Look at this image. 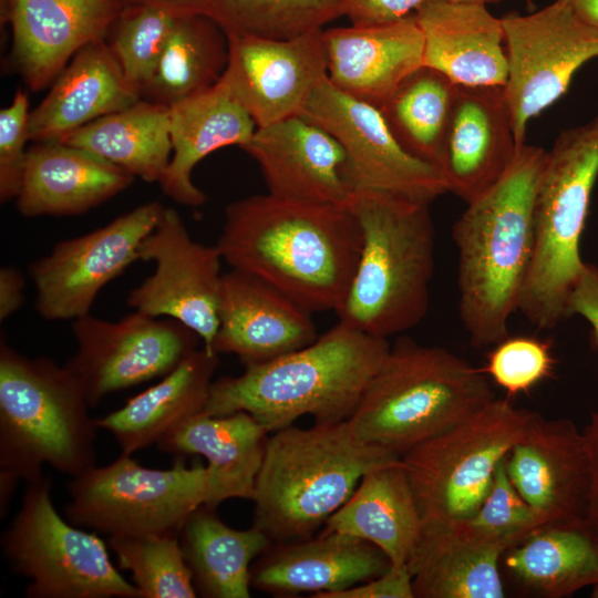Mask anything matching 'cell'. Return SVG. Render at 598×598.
I'll list each match as a JSON object with an SVG mask.
<instances>
[{
    "instance_id": "6da1fadb",
    "label": "cell",
    "mask_w": 598,
    "mask_h": 598,
    "mask_svg": "<svg viewBox=\"0 0 598 598\" xmlns=\"http://www.w3.org/2000/svg\"><path fill=\"white\" fill-rule=\"evenodd\" d=\"M216 245L231 269L265 281L310 312L337 313L358 266L362 231L348 205L267 193L226 206Z\"/></svg>"
},
{
    "instance_id": "7a4b0ae2",
    "label": "cell",
    "mask_w": 598,
    "mask_h": 598,
    "mask_svg": "<svg viewBox=\"0 0 598 598\" xmlns=\"http://www.w3.org/2000/svg\"><path fill=\"white\" fill-rule=\"evenodd\" d=\"M548 152L518 144L503 177L467 204L452 228L458 315L475 348L509 336L534 252V207Z\"/></svg>"
},
{
    "instance_id": "3957f363",
    "label": "cell",
    "mask_w": 598,
    "mask_h": 598,
    "mask_svg": "<svg viewBox=\"0 0 598 598\" xmlns=\"http://www.w3.org/2000/svg\"><path fill=\"white\" fill-rule=\"evenodd\" d=\"M389 349L388 339L339 321L298 350L214 381L204 413L219 416L244 411L269 432L292 425L303 415L316 423L347 421Z\"/></svg>"
},
{
    "instance_id": "277c9868",
    "label": "cell",
    "mask_w": 598,
    "mask_h": 598,
    "mask_svg": "<svg viewBox=\"0 0 598 598\" xmlns=\"http://www.w3.org/2000/svg\"><path fill=\"white\" fill-rule=\"evenodd\" d=\"M348 206L360 224L362 247L339 321L382 339L416 327L429 310L434 274L430 204L360 190Z\"/></svg>"
},
{
    "instance_id": "5b68a950",
    "label": "cell",
    "mask_w": 598,
    "mask_h": 598,
    "mask_svg": "<svg viewBox=\"0 0 598 598\" xmlns=\"http://www.w3.org/2000/svg\"><path fill=\"white\" fill-rule=\"evenodd\" d=\"M268 437L252 526L272 543L305 539L339 509L369 471L401 456L359 440L348 421L293 425Z\"/></svg>"
},
{
    "instance_id": "8992f818",
    "label": "cell",
    "mask_w": 598,
    "mask_h": 598,
    "mask_svg": "<svg viewBox=\"0 0 598 598\" xmlns=\"http://www.w3.org/2000/svg\"><path fill=\"white\" fill-rule=\"evenodd\" d=\"M493 399L482 369L441 347L400 337L347 421L359 440L402 456Z\"/></svg>"
},
{
    "instance_id": "52a82bcc",
    "label": "cell",
    "mask_w": 598,
    "mask_h": 598,
    "mask_svg": "<svg viewBox=\"0 0 598 598\" xmlns=\"http://www.w3.org/2000/svg\"><path fill=\"white\" fill-rule=\"evenodd\" d=\"M74 375L0 342V476L27 483L44 465L76 476L95 465L96 419Z\"/></svg>"
},
{
    "instance_id": "ba28073f",
    "label": "cell",
    "mask_w": 598,
    "mask_h": 598,
    "mask_svg": "<svg viewBox=\"0 0 598 598\" xmlns=\"http://www.w3.org/2000/svg\"><path fill=\"white\" fill-rule=\"evenodd\" d=\"M598 177V115L564 130L548 152L534 207V252L518 311L538 330L566 317L585 264L579 246Z\"/></svg>"
},
{
    "instance_id": "9c48e42d",
    "label": "cell",
    "mask_w": 598,
    "mask_h": 598,
    "mask_svg": "<svg viewBox=\"0 0 598 598\" xmlns=\"http://www.w3.org/2000/svg\"><path fill=\"white\" fill-rule=\"evenodd\" d=\"M534 414L509 399L495 398L471 417L401 456L423 529L456 524L480 508L498 464Z\"/></svg>"
},
{
    "instance_id": "30bf717a",
    "label": "cell",
    "mask_w": 598,
    "mask_h": 598,
    "mask_svg": "<svg viewBox=\"0 0 598 598\" xmlns=\"http://www.w3.org/2000/svg\"><path fill=\"white\" fill-rule=\"evenodd\" d=\"M21 507L3 533L11 569L29 579L28 598H141L138 588L112 564L107 544L55 511L51 482L27 483Z\"/></svg>"
},
{
    "instance_id": "8fae6325",
    "label": "cell",
    "mask_w": 598,
    "mask_h": 598,
    "mask_svg": "<svg viewBox=\"0 0 598 598\" xmlns=\"http://www.w3.org/2000/svg\"><path fill=\"white\" fill-rule=\"evenodd\" d=\"M68 520L107 536L178 534L189 515L206 503L207 470L181 460L169 468L141 465L121 454L93 465L68 485Z\"/></svg>"
},
{
    "instance_id": "7c38bea8",
    "label": "cell",
    "mask_w": 598,
    "mask_h": 598,
    "mask_svg": "<svg viewBox=\"0 0 598 598\" xmlns=\"http://www.w3.org/2000/svg\"><path fill=\"white\" fill-rule=\"evenodd\" d=\"M501 20L508 63L504 96L516 143L522 144L529 121L567 92L585 63L598 58V30L560 0Z\"/></svg>"
},
{
    "instance_id": "4fadbf2b",
    "label": "cell",
    "mask_w": 598,
    "mask_h": 598,
    "mask_svg": "<svg viewBox=\"0 0 598 598\" xmlns=\"http://www.w3.org/2000/svg\"><path fill=\"white\" fill-rule=\"evenodd\" d=\"M329 132L347 156L344 175L352 193H388L430 204L447 193L437 168L408 153L379 107L338 90L328 76L300 114Z\"/></svg>"
},
{
    "instance_id": "5bb4252c",
    "label": "cell",
    "mask_w": 598,
    "mask_h": 598,
    "mask_svg": "<svg viewBox=\"0 0 598 598\" xmlns=\"http://www.w3.org/2000/svg\"><path fill=\"white\" fill-rule=\"evenodd\" d=\"M76 351L64 364L90 406L106 395L173 370L197 349L198 336L181 322L134 311L117 321L90 313L75 320Z\"/></svg>"
},
{
    "instance_id": "9a60e30c",
    "label": "cell",
    "mask_w": 598,
    "mask_h": 598,
    "mask_svg": "<svg viewBox=\"0 0 598 598\" xmlns=\"http://www.w3.org/2000/svg\"><path fill=\"white\" fill-rule=\"evenodd\" d=\"M138 259L153 261L155 269L130 291L127 305L147 316L181 322L215 353L224 261L217 245L194 240L179 214L164 207L140 246Z\"/></svg>"
},
{
    "instance_id": "2e32d148",
    "label": "cell",
    "mask_w": 598,
    "mask_h": 598,
    "mask_svg": "<svg viewBox=\"0 0 598 598\" xmlns=\"http://www.w3.org/2000/svg\"><path fill=\"white\" fill-rule=\"evenodd\" d=\"M164 206L150 202L85 235L59 241L30 264L35 309L47 320H75L90 313L101 289L138 259Z\"/></svg>"
},
{
    "instance_id": "e0dca14e",
    "label": "cell",
    "mask_w": 598,
    "mask_h": 598,
    "mask_svg": "<svg viewBox=\"0 0 598 598\" xmlns=\"http://www.w3.org/2000/svg\"><path fill=\"white\" fill-rule=\"evenodd\" d=\"M227 38L229 56L220 80L257 127L299 115L328 76L322 30L289 40Z\"/></svg>"
},
{
    "instance_id": "ac0fdd59",
    "label": "cell",
    "mask_w": 598,
    "mask_h": 598,
    "mask_svg": "<svg viewBox=\"0 0 598 598\" xmlns=\"http://www.w3.org/2000/svg\"><path fill=\"white\" fill-rule=\"evenodd\" d=\"M505 464L540 526L585 524L588 455L584 433L571 420L535 412Z\"/></svg>"
},
{
    "instance_id": "d6986e66",
    "label": "cell",
    "mask_w": 598,
    "mask_h": 598,
    "mask_svg": "<svg viewBox=\"0 0 598 598\" xmlns=\"http://www.w3.org/2000/svg\"><path fill=\"white\" fill-rule=\"evenodd\" d=\"M11 61L25 85L53 83L73 55L105 40L124 6L121 0H6Z\"/></svg>"
},
{
    "instance_id": "ffe728a7",
    "label": "cell",
    "mask_w": 598,
    "mask_h": 598,
    "mask_svg": "<svg viewBox=\"0 0 598 598\" xmlns=\"http://www.w3.org/2000/svg\"><path fill=\"white\" fill-rule=\"evenodd\" d=\"M311 313L265 281L231 269L221 278L213 351L235 354L244 365L274 360L319 337Z\"/></svg>"
},
{
    "instance_id": "44dd1931",
    "label": "cell",
    "mask_w": 598,
    "mask_h": 598,
    "mask_svg": "<svg viewBox=\"0 0 598 598\" xmlns=\"http://www.w3.org/2000/svg\"><path fill=\"white\" fill-rule=\"evenodd\" d=\"M241 150L256 161L274 196L337 205L350 202L343 147L301 115L257 127Z\"/></svg>"
},
{
    "instance_id": "7402d4cb",
    "label": "cell",
    "mask_w": 598,
    "mask_h": 598,
    "mask_svg": "<svg viewBox=\"0 0 598 598\" xmlns=\"http://www.w3.org/2000/svg\"><path fill=\"white\" fill-rule=\"evenodd\" d=\"M517 145L503 86L457 85L440 165L447 192L477 199L506 173Z\"/></svg>"
},
{
    "instance_id": "603a6c76",
    "label": "cell",
    "mask_w": 598,
    "mask_h": 598,
    "mask_svg": "<svg viewBox=\"0 0 598 598\" xmlns=\"http://www.w3.org/2000/svg\"><path fill=\"white\" fill-rule=\"evenodd\" d=\"M328 79L341 92L380 109L423 65L414 12L395 21L322 30Z\"/></svg>"
},
{
    "instance_id": "cb8c5ba5",
    "label": "cell",
    "mask_w": 598,
    "mask_h": 598,
    "mask_svg": "<svg viewBox=\"0 0 598 598\" xmlns=\"http://www.w3.org/2000/svg\"><path fill=\"white\" fill-rule=\"evenodd\" d=\"M391 563L373 544L341 533L272 543L251 565V587L278 595L333 592L385 574Z\"/></svg>"
},
{
    "instance_id": "d4e9b609",
    "label": "cell",
    "mask_w": 598,
    "mask_h": 598,
    "mask_svg": "<svg viewBox=\"0 0 598 598\" xmlns=\"http://www.w3.org/2000/svg\"><path fill=\"white\" fill-rule=\"evenodd\" d=\"M423 65L463 86H504L508 63L501 18L486 3L429 1L414 11Z\"/></svg>"
},
{
    "instance_id": "484cf974",
    "label": "cell",
    "mask_w": 598,
    "mask_h": 598,
    "mask_svg": "<svg viewBox=\"0 0 598 598\" xmlns=\"http://www.w3.org/2000/svg\"><path fill=\"white\" fill-rule=\"evenodd\" d=\"M134 176L60 141L28 148L17 208L24 217L86 213L126 189Z\"/></svg>"
},
{
    "instance_id": "4316f807",
    "label": "cell",
    "mask_w": 598,
    "mask_h": 598,
    "mask_svg": "<svg viewBox=\"0 0 598 598\" xmlns=\"http://www.w3.org/2000/svg\"><path fill=\"white\" fill-rule=\"evenodd\" d=\"M140 99L106 39L89 43L73 55L49 93L30 111L28 138L35 143L59 141Z\"/></svg>"
},
{
    "instance_id": "83f0119b",
    "label": "cell",
    "mask_w": 598,
    "mask_h": 598,
    "mask_svg": "<svg viewBox=\"0 0 598 598\" xmlns=\"http://www.w3.org/2000/svg\"><path fill=\"white\" fill-rule=\"evenodd\" d=\"M270 433L247 412L200 413L169 431L158 443L176 455H202L207 461L205 505L217 508L230 498L252 499Z\"/></svg>"
},
{
    "instance_id": "f1b7e54d",
    "label": "cell",
    "mask_w": 598,
    "mask_h": 598,
    "mask_svg": "<svg viewBox=\"0 0 598 598\" xmlns=\"http://www.w3.org/2000/svg\"><path fill=\"white\" fill-rule=\"evenodd\" d=\"M257 126L219 80L210 89L169 106L172 157L159 185L174 202L200 206L206 195L192 179L195 166L221 147H244Z\"/></svg>"
},
{
    "instance_id": "f546056e",
    "label": "cell",
    "mask_w": 598,
    "mask_h": 598,
    "mask_svg": "<svg viewBox=\"0 0 598 598\" xmlns=\"http://www.w3.org/2000/svg\"><path fill=\"white\" fill-rule=\"evenodd\" d=\"M513 545L463 522L422 530L408 567L414 598H503L499 559Z\"/></svg>"
},
{
    "instance_id": "4dcf8cb0",
    "label": "cell",
    "mask_w": 598,
    "mask_h": 598,
    "mask_svg": "<svg viewBox=\"0 0 598 598\" xmlns=\"http://www.w3.org/2000/svg\"><path fill=\"white\" fill-rule=\"evenodd\" d=\"M420 511L402 460L367 472L322 533H341L381 549L391 566L408 565L422 536Z\"/></svg>"
},
{
    "instance_id": "1f68e13d",
    "label": "cell",
    "mask_w": 598,
    "mask_h": 598,
    "mask_svg": "<svg viewBox=\"0 0 598 598\" xmlns=\"http://www.w3.org/2000/svg\"><path fill=\"white\" fill-rule=\"evenodd\" d=\"M218 365V354L204 347L188 353L155 385L126 401L118 410L96 419L122 454L157 444L169 431L204 412Z\"/></svg>"
},
{
    "instance_id": "d6a6232c",
    "label": "cell",
    "mask_w": 598,
    "mask_h": 598,
    "mask_svg": "<svg viewBox=\"0 0 598 598\" xmlns=\"http://www.w3.org/2000/svg\"><path fill=\"white\" fill-rule=\"evenodd\" d=\"M202 505L186 519L179 544L196 592L206 598H248L251 565L272 542L251 526L235 529Z\"/></svg>"
},
{
    "instance_id": "836d02e7",
    "label": "cell",
    "mask_w": 598,
    "mask_h": 598,
    "mask_svg": "<svg viewBox=\"0 0 598 598\" xmlns=\"http://www.w3.org/2000/svg\"><path fill=\"white\" fill-rule=\"evenodd\" d=\"M83 148L147 183H161L172 154L169 107L140 99L59 140Z\"/></svg>"
},
{
    "instance_id": "e575fe53",
    "label": "cell",
    "mask_w": 598,
    "mask_h": 598,
    "mask_svg": "<svg viewBox=\"0 0 598 598\" xmlns=\"http://www.w3.org/2000/svg\"><path fill=\"white\" fill-rule=\"evenodd\" d=\"M505 566L539 596L569 597L598 584V540L585 524L540 526L506 550Z\"/></svg>"
},
{
    "instance_id": "d590c367",
    "label": "cell",
    "mask_w": 598,
    "mask_h": 598,
    "mask_svg": "<svg viewBox=\"0 0 598 598\" xmlns=\"http://www.w3.org/2000/svg\"><path fill=\"white\" fill-rule=\"evenodd\" d=\"M229 56L228 38L208 16L175 18L142 99L171 106L214 86Z\"/></svg>"
},
{
    "instance_id": "8d00e7d4",
    "label": "cell",
    "mask_w": 598,
    "mask_h": 598,
    "mask_svg": "<svg viewBox=\"0 0 598 598\" xmlns=\"http://www.w3.org/2000/svg\"><path fill=\"white\" fill-rule=\"evenodd\" d=\"M456 87L442 73L422 65L380 106L399 144L439 171Z\"/></svg>"
},
{
    "instance_id": "74e56055",
    "label": "cell",
    "mask_w": 598,
    "mask_h": 598,
    "mask_svg": "<svg viewBox=\"0 0 598 598\" xmlns=\"http://www.w3.org/2000/svg\"><path fill=\"white\" fill-rule=\"evenodd\" d=\"M342 16L344 0H214L208 17L226 35L289 40Z\"/></svg>"
},
{
    "instance_id": "f35d334b",
    "label": "cell",
    "mask_w": 598,
    "mask_h": 598,
    "mask_svg": "<svg viewBox=\"0 0 598 598\" xmlns=\"http://www.w3.org/2000/svg\"><path fill=\"white\" fill-rule=\"evenodd\" d=\"M122 569L131 573L141 598H195L192 573L178 534L107 536Z\"/></svg>"
},
{
    "instance_id": "ab89813d",
    "label": "cell",
    "mask_w": 598,
    "mask_h": 598,
    "mask_svg": "<svg viewBox=\"0 0 598 598\" xmlns=\"http://www.w3.org/2000/svg\"><path fill=\"white\" fill-rule=\"evenodd\" d=\"M174 20L154 8L124 7L107 34L126 80L140 94L156 70Z\"/></svg>"
},
{
    "instance_id": "60d3db41",
    "label": "cell",
    "mask_w": 598,
    "mask_h": 598,
    "mask_svg": "<svg viewBox=\"0 0 598 598\" xmlns=\"http://www.w3.org/2000/svg\"><path fill=\"white\" fill-rule=\"evenodd\" d=\"M556 367L551 343L532 336H508L487 353L482 369L508 396L528 393Z\"/></svg>"
},
{
    "instance_id": "b9f144b4",
    "label": "cell",
    "mask_w": 598,
    "mask_h": 598,
    "mask_svg": "<svg viewBox=\"0 0 598 598\" xmlns=\"http://www.w3.org/2000/svg\"><path fill=\"white\" fill-rule=\"evenodd\" d=\"M505 462L506 458L498 464L480 508L461 522L477 534L515 546L540 527V523L509 480Z\"/></svg>"
},
{
    "instance_id": "7bdbcfd3",
    "label": "cell",
    "mask_w": 598,
    "mask_h": 598,
    "mask_svg": "<svg viewBox=\"0 0 598 598\" xmlns=\"http://www.w3.org/2000/svg\"><path fill=\"white\" fill-rule=\"evenodd\" d=\"M29 97L17 91L10 105L0 111V200L16 199L22 183L29 141Z\"/></svg>"
},
{
    "instance_id": "ee69618b",
    "label": "cell",
    "mask_w": 598,
    "mask_h": 598,
    "mask_svg": "<svg viewBox=\"0 0 598 598\" xmlns=\"http://www.w3.org/2000/svg\"><path fill=\"white\" fill-rule=\"evenodd\" d=\"M413 577L408 567H393L383 575L350 588L313 594V598H414Z\"/></svg>"
},
{
    "instance_id": "f6af8a7d",
    "label": "cell",
    "mask_w": 598,
    "mask_h": 598,
    "mask_svg": "<svg viewBox=\"0 0 598 598\" xmlns=\"http://www.w3.org/2000/svg\"><path fill=\"white\" fill-rule=\"evenodd\" d=\"M346 17L351 24H375L399 20L413 13L420 6L429 1L440 0H344ZM444 1H476L496 3L502 0H444Z\"/></svg>"
},
{
    "instance_id": "bcb514c9",
    "label": "cell",
    "mask_w": 598,
    "mask_h": 598,
    "mask_svg": "<svg viewBox=\"0 0 598 598\" xmlns=\"http://www.w3.org/2000/svg\"><path fill=\"white\" fill-rule=\"evenodd\" d=\"M580 316L590 326V344L598 350V265L585 264L566 305V317Z\"/></svg>"
},
{
    "instance_id": "7dc6e473",
    "label": "cell",
    "mask_w": 598,
    "mask_h": 598,
    "mask_svg": "<svg viewBox=\"0 0 598 598\" xmlns=\"http://www.w3.org/2000/svg\"><path fill=\"white\" fill-rule=\"evenodd\" d=\"M589 468L585 525L598 540V410L594 411L582 430Z\"/></svg>"
},
{
    "instance_id": "c3c4849f",
    "label": "cell",
    "mask_w": 598,
    "mask_h": 598,
    "mask_svg": "<svg viewBox=\"0 0 598 598\" xmlns=\"http://www.w3.org/2000/svg\"><path fill=\"white\" fill-rule=\"evenodd\" d=\"M25 280L14 266L0 269V321L7 320L24 303Z\"/></svg>"
},
{
    "instance_id": "681fc988",
    "label": "cell",
    "mask_w": 598,
    "mask_h": 598,
    "mask_svg": "<svg viewBox=\"0 0 598 598\" xmlns=\"http://www.w3.org/2000/svg\"><path fill=\"white\" fill-rule=\"evenodd\" d=\"M124 7H150L174 18L209 16L214 0H121Z\"/></svg>"
},
{
    "instance_id": "f907efd6",
    "label": "cell",
    "mask_w": 598,
    "mask_h": 598,
    "mask_svg": "<svg viewBox=\"0 0 598 598\" xmlns=\"http://www.w3.org/2000/svg\"><path fill=\"white\" fill-rule=\"evenodd\" d=\"M582 21L598 30V0H560Z\"/></svg>"
},
{
    "instance_id": "816d5d0a",
    "label": "cell",
    "mask_w": 598,
    "mask_h": 598,
    "mask_svg": "<svg viewBox=\"0 0 598 598\" xmlns=\"http://www.w3.org/2000/svg\"><path fill=\"white\" fill-rule=\"evenodd\" d=\"M592 597H598V584L596 586L592 587Z\"/></svg>"
},
{
    "instance_id": "f5cc1de1",
    "label": "cell",
    "mask_w": 598,
    "mask_h": 598,
    "mask_svg": "<svg viewBox=\"0 0 598 598\" xmlns=\"http://www.w3.org/2000/svg\"><path fill=\"white\" fill-rule=\"evenodd\" d=\"M525 1L528 2V3H532V2H533V0H525Z\"/></svg>"
}]
</instances>
